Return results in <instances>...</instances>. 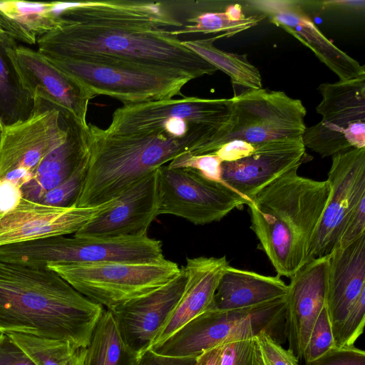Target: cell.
I'll list each match as a JSON object with an SVG mask.
<instances>
[{
	"mask_svg": "<svg viewBox=\"0 0 365 365\" xmlns=\"http://www.w3.org/2000/svg\"><path fill=\"white\" fill-rule=\"evenodd\" d=\"M274 4V2H272ZM269 5L271 21L309 48L339 78L346 81L365 76V67L329 40L299 9L288 1Z\"/></svg>",
	"mask_w": 365,
	"mask_h": 365,
	"instance_id": "603a6c76",
	"label": "cell"
},
{
	"mask_svg": "<svg viewBox=\"0 0 365 365\" xmlns=\"http://www.w3.org/2000/svg\"><path fill=\"white\" fill-rule=\"evenodd\" d=\"M221 163L222 160L214 153L202 155L186 153L177 156L167 165L170 168L192 169L210 180L222 182Z\"/></svg>",
	"mask_w": 365,
	"mask_h": 365,
	"instance_id": "e575fe53",
	"label": "cell"
},
{
	"mask_svg": "<svg viewBox=\"0 0 365 365\" xmlns=\"http://www.w3.org/2000/svg\"><path fill=\"white\" fill-rule=\"evenodd\" d=\"M0 365H35L6 334H0Z\"/></svg>",
	"mask_w": 365,
	"mask_h": 365,
	"instance_id": "60d3db41",
	"label": "cell"
},
{
	"mask_svg": "<svg viewBox=\"0 0 365 365\" xmlns=\"http://www.w3.org/2000/svg\"><path fill=\"white\" fill-rule=\"evenodd\" d=\"M256 146L257 145L243 140H234L222 145L213 153L220 158L222 162H230L250 155L254 152Z\"/></svg>",
	"mask_w": 365,
	"mask_h": 365,
	"instance_id": "7bdbcfd3",
	"label": "cell"
},
{
	"mask_svg": "<svg viewBox=\"0 0 365 365\" xmlns=\"http://www.w3.org/2000/svg\"><path fill=\"white\" fill-rule=\"evenodd\" d=\"M6 51L22 86L34 99H41L80 123L88 124L91 98L74 81L38 51L17 45Z\"/></svg>",
	"mask_w": 365,
	"mask_h": 365,
	"instance_id": "9a60e30c",
	"label": "cell"
},
{
	"mask_svg": "<svg viewBox=\"0 0 365 365\" xmlns=\"http://www.w3.org/2000/svg\"><path fill=\"white\" fill-rule=\"evenodd\" d=\"M304 365H365V352L354 346H336Z\"/></svg>",
	"mask_w": 365,
	"mask_h": 365,
	"instance_id": "f35d334b",
	"label": "cell"
},
{
	"mask_svg": "<svg viewBox=\"0 0 365 365\" xmlns=\"http://www.w3.org/2000/svg\"><path fill=\"white\" fill-rule=\"evenodd\" d=\"M187 281L183 269L170 281L142 297L109 309L126 344L138 355L148 349L180 299Z\"/></svg>",
	"mask_w": 365,
	"mask_h": 365,
	"instance_id": "ac0fdd59",
	"label": "cell"
},
{
	"mask_svg": "<svg viewBox=\"0 0 365 365\" xmlns=\"http://www.w3.org/2000/svg\"><path fill=\"white\" fill-rule=\"evenodd\" d=\"M47 267L105 309L154 291L174 278L181 268L165 258L152 262L49 263Z\"/></svg>",
	"mask_w": 365,
	"mask_h": 365,
	"instance_id": "30bf717a",
	"label": "cell"
},
{
	"mask_svg": "<svg viewBox=\"0 0 365 365\" xmlns=\"http://www.w3.org/2000/svg\"><path fill=\"white\" fill-rule=\"evenodd\" d=\"M116 199L96 206L63 207L21 197L13 207L0 210V247L49 237L74 235L113 207Z\"/></svg>",
	"mask_w": 365,
	"mask_h": 365,
	"instance_id": "5bb4252c",
	"label": "cell"
},
{
	"mask_svg": "<svg viewBox=\"0 0 365 365\" xmlns=\"http://www.w3.org/2000/svg\"><path fill=\"white\" fill-rule=\"evenodd\" d=\"M318 89L322 99L316 110L322 123L345 129L352 123L365 122V76L322 83Z\"/></svg>",
	"mask_w": 365,
	"mask_h": 365,
	"instance_id": "484cf974",
	"label": "cell"
},
{
	"mask_svg": "<svg viewBox=\"0 0 365 365\" xmlns=\"http://www.w3.org/2000/svg\"><path fill=\"white\" fill-rule=\"evenodd\" d=\"M63 25L37 40L48 58L101 56L178 71L192 79L217 68L187 47L170 26H181L162 3L126 1L59 2Z\"/></svg>",
	"mask_w": 365,
	"mask_h": 365,
	"instance_id": "6da1fadb",
	"label": "cell"
},
{
	"mask_svg": "<svg viewBox=\"0 0 365 365\" xmlns=\"http://www.w3.org/2000/svg\"><path fill=\"white\" fill-rule=\"evenodd\" d=\"M224 37L221 34L208 38L182 41L217 70L227 74L233 86L244 88L245 91L262 88L261 74L258 68L248 61L246 55L225 51L214 46L216 39Z\"/></svg>",
	"mask_w": 365,
	"mask_h": 365,
	"instance_id": "83f0119b",
	"label": "cell"
},
{
	"mask_svg": "<svg viewBox=\"0 0 365 365\" xmlns=\"http://www.w3.org/2000/svg\"><path fill=\"white\" fill-rule=\"evenodd\" d=\"M329 255L308 262L288 285L286 339L288 349L302 360L312 327L327 306Z\"/></svg>",
	"mask_w": 365,
	"mask_h": 365,
	"instance_id": "e0dca14e",
	"label": "cell"
},
{
	"mask_svg": "<svg viewBox=\"0 0 365 365\" xmlns=\"http://www.w3.org/2000/svg\"><path fill=\"white\" fill-rule=\"evenodd\" d=\"M160 240L58 235L0 247V260L35 267L53 264L152 262L164 259Z\"/></svg>",
	"mask_w": 365,
	"mask_h": 365,
	"instance_id": "52a82bcc",
	"label": "cell"
},
{
	"mask_svg": "<svg viewBox=\"0 0 365 365\" xmlns=\"http://www.w3.org/2000/svg\"><path fill=\"white\" fill-rule=\"evenodd\" d=\"M137 356L123 340L111 312L104 308L86 347L84 365H133Z\"/></svg>",
	"mask_w": 365,
	"mask_h": 365,
	"instance_id": "4316f807",
	"label": "cell"
},
{
	"mask_svg": "<svg viewBox=\"0 0 365 365\" xmlns=\"http://www.w3.org/2000/svg\"><path fill=\"white\" fill-rule=\"evenodd\" d=\"M158 187V215L177 216L195 225L220 221L248 203L224 183L210 180L192 169L159 167Z\"/></svg>",
	"mask_w": 365,
	"mask_h": 365,
	"instance_id": "7c38bea8",
	"label": "cell"
},
{
	"mask_svg": "<svg viewBox=\"0 0 365 365\" xmlns=\"http://www.w3.org/2000/svg\"><path fill=\"white\" fill-rule=\"evenodd\" d=\"M1 130H1V129H0V134H1Z\"/></svg>",
	"mask_w": 365,
	"mask_h": 365,
	"instance_id": "c3c4849f",
	"label": "cell"
},
{
	"mask_svg": "<svg viewBox=\"0 0 365 365\" xmlns=\"http://www.w3.org/2000/svg\"><path fill=\"white\" fill-rule=\"evenodd\" d=\"M58 4L0 0V27L15 41L36 44L39 37L63 25Z\"/></svg>",
	"mask_w": 365,
	"mask_h": 365,
	"instance_id": "d4e9b609",
	"label": "cell"
},
{
	"mask_svg": "<svg viewBox=\"0 0 365 365\" xmlns=\"http://www.w3.org/2000/svg\"><path fill=\"white\" fill-rule=\"evenodd\" d=\"M230 99L229 118L213 137L208 153L234 140L257 145L300 138L307 128L302 102L282 91L247 90Z\"/></svg>",
	"mask_w": 365,
	"mask_h": 365,
	"instance_id": "ba28073f",
	"label": "cell"
},
{
	"mask_svg": "<svg viewBox=\"0 0 365 365\" xmlns=\"http://www.w3.org/2000/svg\"><path fill=\"white\" fill-rule=\"evenodd\" d=\"M67 137L51 152L21 188V197L39 202L44 195L87 164L91 150L89 123L83 125L66 115Z\"/></svg>",
	"mask_w": 365,
	"mask_h": 365,
	"instance_id": "44dd1931",
	"label": "cell"
},
{
	"mask_svg": "<svg viewBox=\"0 0 365 365\" xmlns=\"http://www.w3.org/2000/svg\"><path fill=\"white\" fill-rule=\"evenodd\" d=\"M31 115L4 126L0 134V183L21 188L43 160L67 137L66 115L35 98Z\"/></svg>",
	"mask_w": 365,
	"mask_h": 365,
	"instance_id": "8fae6325",
	"label": "cell"
},
{
	"mask_svg": "<svg viewBox=\"0 0 365 365\" xmlns=\"http://www.w3.org/2000/svg\"><path fill=\"white\" fill-rule=\"evenodd\" d=\"M21 197L20 189L9 182L0 183V210L13 207Z\"/></svg>",
	"mask_w": 365,
	"mask_h": 365,
	"instance_id": "ee69618b",
	"label": "cell"
},
{
	"mask_svg": "<svg viewBox=\"0 0 365 365\" xmlns=\"http://www.w3.org/2000/svg\"><path fill=\"white\" fill-rule=\"evenodd\" d=\"M221 365H265L256 336L224 343Z\"/></svg>",
	"mask_w": 365,
	"mask_h": 365,
	"instance_id": "836d02e7",
	"label": "cell"
},
{
	"mask_svg": "<svg viewBox=\"0 0 365 365\" xmlns=\"http://www.w3.org/2000/svg\"><path fill=\"white\" fill-rule=\"evenodd\" d=\"M7 48L0 42V121L3 127L27 119L34 109V100L22 86Z\"/></svg>",
	"mask_w": 365,
	"mask_h": 365,
	"instance_id": "f1b7e54d",
	"label": "cell"
},
{
	"mask_svg": "<svg viewBox=\"0 0 365 365\" xmlns=\"http://www.w3.org/2000/svg\"><path fill=\"white\" fill-rule=\"evenodd\" d=\"M302 139L305 148L322 158L332 157L354 148H365V122L354 123L341 129L320 121L306 128Z\"/></svg>",
	"mask_w": 365,
	"mask_h": 365,
	"instance_id": "f546056e",
	"label": "cell"
},
{
	"mask_svg": "<svg viewBox=\"0 0 365 365\" xmlns=\"http://www.w3.org/2000/svg\"><path fill=\"white\" fill-rule=\"evenodd\" d=\"M286 311V296L245 308L209 309L150 349L164 356L197 357L227 341L252 338L262 332L282 344L287 340Z\"/></svg>",
	"mask_w": 365,
	"mask_h": 365,
	"instance_id": "8992f818",
	"label": "cell"
},
{
	"mask_svg": "<svg viewBox=\"0 0 365 365\" xmlns=\"http://www.w3.org/2000/svg\"><path fill=\"white\" fill-rule=\"evenodd\" d=\"M288 171L258 192L247 205L250 229L279 277H292L308 262L314 232L328 202L327 180Z\"/></svg>",
	"mask_w": 365,
	"mask_h": 365,
	"instance_id": "3957f363",
	"label": "cell"
},
{
	"mask_svg": "<svg viewBox=\"0 0 365 365\" xmlns=\"http://www.w3.org/2000/svg\"><path fill=\"white\" fill-rule=\"evenodd\" d=\"M365 292V234L329 255L326 305L334 338L348 311Z\"/></svg>",
	"mask_w": 365,
	"mask_h": 365,
	"instance_id": "7402d4cb",
	"label": "cell"
},
{
	"mask_svg": "<svg viewBox=\"0 0 365 365\" xmlns=\"http://www.w3.org/2000/svg\"><path fill=\"white\" fill-rule=\"evenodd\" d=\"M256 338L265 365H299L294 353L283 348L268 334L262 332Z\"/></svg>",
	"mask_w": 365,
	"mask_h": 365,
	"instance_id": "74e56055",
	"label": "cell"
},
{
	"mask_svg": "<svg viewBox=\"0 0 365 365\" xmlns=\"http://www.w3.org/2000/svg\"><path fill=\"white\" fill-rule=\"evenodd\" d=\"M327 180L329 197L311 242L308 262L328 256L337 247L350 215L365 197V148L332 156Z\"/></svg>",
	"mask_w": 365,
	"mask_h": 365,
	"instance_id": "4fadbf2b",
	"label": "cell"
},
{
	"mask_svg": "<svg viewBox=\"0 0 365 365\" xmlns=\"http://www.w3.org/2000/svg\"><path fill=\"white\" fill-rule=\"evenodd\" d=\"M304 155L302 137L258 144L254 152L245 158L222 162L220 179L249 203L270 183L299 168Z\"/></svg>",
	"mask_w": 365,
	"mask_h": 365,
	"instance_id": "2e32d148",
	"label": "cell"
},
{
	"mask_svg": "<svg viewBox=\"0 0 365 365\" xmlns=\"http://www.w3.org/2000/svg\"><path fill=\"white\" fill-rule=\"evenodd\" d=\"M35 365H84L86 347L31 334H8Z\"/></svg>",
	"mask_w": 365,
	"mask_h": 365,
	"instance_id": "4dcf8cb0",
	"label": "cell"
},
{
	"mask_svg": "<svg viewBox=\"0 0 365 365\" xmlns=\"http://www.w3.org/2000/svg\"><path fill=\"white\" fill-rule=\"evenodd\" d=\"M265 17L264 14L245 16L240 5H235L225 12H207L190 18L187 19L189 24L173 32L178 36L196 33H222L225 37H230L255 26Z\"/></svg>",
	"mask_w": 365,
	"mask_h": 365,
	"instance_id": "1f68e13d",
	"label": "cell"
},
{
	"mask_svg": "<svg viewBox=\"0 0 365 365\" xmlns=\"http://www.w3.org/2000/svg\"><path fill=\"white\" fill-rule=\"evenodd\" d=\"M228 265L225 256L187 257L183 267L187 277L184 291L149 349L160 344L187 322L211 308L218 284Z\"/></svg>",
	"mask_w": 365,
	"mask_h": 365,
	"instance_id": "ffe728a7",
	"label": "cell"
},
{
	"mask_svg": "<svg viewBox=\"0 0 365 365\" xmlns=\"http://www.w3.org/2000/svg\"><path fill=\"white\" fill-rule=\"evenodd\" d=\"M88 164L80 168L68 180L46 193L39 203L63 207L75 205L86 177Z\"/></svg>",
	"mask_w": 365,
	"mask_h": 365,
	"instance_id": "8d00e7d4",
	"label": "cell"
},
{
	"mask_svg": "<svg viewBox=\"0 0 365 365\" xmlns=\"http://www.w3.org/2000/svg\"><path fill=\"white\" fill-rule=\"evenodd\" d=\"M365 234V197L350 215L337 247H344Z\"/></svg>",
	"mask_w": 365,
	"mask_h": 365,
	"instance_id": "ab89813d",
	"label": "cell"
},
{
	"mask_svg": "<svg viewBox=\"0 0 365 365\" xmlns=\"http://www.w3.org/2000/svg\"><path fill=\"white\" fill-rule=\"evenodd\" d=\"M0 42L9 47L17 46L16 41L7 35L0 27Z\"/></svg>",
	"mask_w": 365,
	"mask_h": 365,
	"instance_id": "bcb514c9",
	"label": "cell"
},
{
	"mask_svg": "<svg viewBox=\"0 0 365 365\" xmlns=\"http://www.w3.org/2000/svg\"><path fill=\"white\" fill-rule=\"evenodd\" d=\"M91 150L77 207L98 205L118 198L149 173L177 156L199 155L207 135L178 138L166 132L108 134L89 123Z\"/></svg>",
	"mask_w": 365,
	"mask_h": 365,
	"instance_id": "277c9868",
	"label": "cell"
},
{
	"mask_svg": "<svg viewBox=\"0 0 365 365\" xmlns=\"http://www.w3.org/2000/svg\"><path fill=\"white\" fill-rule=\"evenodd\" d=\"M288 285L278 275L265 276L230 265L223 273L210 309L255 306L287 295Z\"/></svg>",
	"mask_w": 365,
	"mask_h": 365,
	"instance_id": "cb8c5ba5",
	"label": "cell"
},
{
	"mask_svg": "<svg viewBox=\"0 0 365 365\" xmlns=\"http://www.w3.org/2000/svg\"><path fill=\"white\" fill-rule=\"evenodd\" d=\"M196 357H175L146 349L138 354L133 365H195Z\"/></svg>",
	"mask_w": 365,
	"mask_h": 365,
	"instance_id": "b9f144b4",
	"label": "cell"
},
{
	"mask_svg": "<svg viewBox=\"0 0 365 365\" xmlns=\"http://www.w3.org/2000/svg\"><path fill=\"white\" fill-rule=\"evenodd\" d=\"M231 104L230 98L185 96L123 105L113 112L104 130L118 135L161 130L178 138L202 134L208 137L210 144L229 118Z\"/></svg>",
	"mask_w": 365,
	"mask_h": 365,
	"instance_id": "9c48e42d",
	"label": "cell"
},
{
	"mask_svg": "<svg viewBox=\"0 0 365 365\" xmlns=\"http://www.w3.org/2000/svg\"><path fill=\"white\" fill-rule=\"evenodd\" d=\"M336 347L327 306L321 311L311 331L302 360L311 362Z\"/></svg>",
	"mask_w": 365,
	"mask_h": 365,
	"instance_id": "d6a6232c",
	"label": "cell"
},
{
	"mask_svg": "<svg viewBox=\"0 0 365 365\" xmlns=\"http://www.w3.org/2000/svg\"><path fill=\"white\" fill-rule=\"evenodd\" d=\"M46 58L74 81L91 100L98 95H105L118 99L123 105L181 96L182 88L192 80L173 70L117 58Z\"/></svg>",
	"mask_w": 365,
	"mask_h": 365,
	"instance_id": "5b68a950",
	"label": "cell"
},
{
	"mask_svg": "<svg viewBox=\"0 0 365 365\" xmlns=\"http://www.w3.org/2000/svg\"><path fill=\"white\" fill-rule=\"evenodd\" d=\"M0 129H1V130L3 129V125H2L1 123V121H0Z\"/></svg>",
	"mask_w": 365,
	"mask_h": 365,
	"instance_id": "7dc6e473",
	"label": "cell"
},
{
	"mask_svg": "<svg viewBox=\"0 0 365 365\" xmlns=\"http://www.w3.org/2000/svg\"><path fill=\"white\" fill-rule=\"evenodd\" d=\"M158 212L157 168L120 195L113 207L74 235L91 238L146 236Z\"/></svg>",
	"mask_w": 365,
	"mask_h": 365,
	"instance_id": "d6986e66",
	"label": "cell"
},
{
	"mask_svg": "<svg viewBox=\"0 0 365 365\" xmlns=\"http://www.w3.org/2000/svg\"><path fill=\"white\" fill-rule=\"evenodd\" d=\"M365 292L348 311L334 336L336 346H354L364 331L365 322Z\"/></svg>",
	"mask_w": 365,
	"mask_h": 365,
	"instance_id": "d590c367",
	"label": "cell"
},
{
	"mask_svg": "<svg viewBox=\"0 0 365 365\" xmlns=\"http://www.w3.org/2000/svg\"><path fill=\"white\" fill-rule=\"evenodd\" d=\"M103 309L47 267L0 260V334L87 347Z\"/></svg>",
	"mask_w": 365,
	"mask_h": 365,
	"instance_id": "7a4b0ae2",
	"label": "cell"
},
{
	"mask_svg": "<svg viewBox=\"0 0 365 365\" xmlns=\"http://www.w3.org/2000/svg\"><path fill=\"white\" fill-rule=\"evenodd\" d=\"M223 344L204 351L196 357L195 365H221Z\"/></svg>",
	"mask_w": 365,
	"mask_h": 365,
	"instance_id": "f6af8a7d",
	"label": "cell"
}]
</instances>
